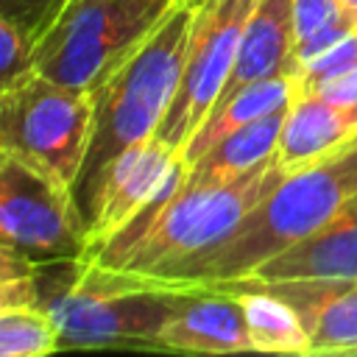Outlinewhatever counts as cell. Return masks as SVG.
<instances>
[{"instance_id":"7402d4cb","label":"cell","mask_w":357,"mask_h":357,"mask_svg":"<svg viewBox=\"0 0 357 357\" xmlns=\"http://www.w3.org/2000/svg\"><path fill=\"white\" fill-rule=\"evenodd\" d=\"M70 0H0V17L11 20L36 45L56 25Z\"/></svg>"},{"instance_id":"4fadbf2b","label":"cell","mask_w":357,"mask_h":357,"mask_svg":"<svg viewBox=\"0 0 357 357\" xmlns=\"http://www.w3.org/2000/svg\"><path fill=\"white\" fill-rule=\"evenodd\" d=\"M357 134V106L332 103L315 92H296L287 106L276 159L293 170L315 162Z\"/></svg>"},{"instance_id":"6da1fadb","label":"cell","mask_w":357,"mask_h":357,"mask_svg":"<svg viewBox=\"0 0 357 357\" xmlns=\"http://www.w3.org/2000/svg\"><path fill=\"white\" fill-rule=\"evenodd\" d=\"M201 0H178L162 25L92 92V131L73 187L78 209L95 226L103 184L117 159L151 139L176 95Z\"/></svg>"},{"instance_id":"ba28073f","label":"cell","mask_w":357,"mask_h":357,"mask_svg":"<svg viewBox=\"0 0 357 357\" xmlns=\"http://www.w3.org/2000/svg\"><path fill=\"white\" fill-rule=\"evenodd\" d=\"M229 284L282 296L307 329V357L357 354V279H229Z\"/></svg>"},{"instance_id":"e0dca14e","label":"cell","mask_w":357,"mask_h":357,"mask_svg":"<svg viewBox=\"0 0 357 357\" xmlns=\"http://www.w3.org/2000/svg\"><path fill=\"white\" fill-rule=\"evenodd\" d=\"M293 25H296V50L293 73L301 61L329 47L335 39L357 31V14L346 0H293Z\"/></svg>"},{"instance_id":"d6986e66","label":"cell","mask_w":357,"mask_h":357,"mask_svg":"<svg viewBox=\"0 0 357 357\" xmlns=\"http://www.w3.org/2000/svg\"><path fill=\"white\" fill-rule=\"evenodd\" d=\"M31 257H25L11 243L0 240V310L11 307H39V282Z\"/></svg>"},{"instance_id":"5bb4252c","label":"cell","mask_w":357,"mask_h":357,"mask_svg":"<svg viewBox=\"0 0 357 357\" xmlns=\"http://www.w3.org/2000/svg\"><path fill=\"white\" fill-rule=\"evenodd\" d=\"M284 114H287V106L279 109V112L262 114L254 123H248V126L226 134L198 162H192L187 167L184 190L229 184V181L245 176L248 170L259 167L265 159H271L276 153Z\"/></svg>"},{"instance_id":"52a82bcc","label":"cell","mask_w":357,"mask_h":357,"mask_svg":"<svg viewBox=\"0 0 357 357\" xmlns=\"http://www.w3.org/2000/svg\"><path fill=\"white\" fill-rule=\"evenodd\" d=\"M259 0H201L184 56L176 95L156 128V137L176 153L218 103L231 73L243 28Z\"/></svg>"},{"instance_id":"8fae6325","label":"cell","mask_w":357,"mask_h":357,"mask_svg":"<svg viewBox=\"0 0 357 357\" xmlns=\"http://www.w3.org/2000/svg\"><path fill=\"white\" fill-rule=\"evenodd\" d=\"M293 50H296L293 0H259L243 28L231 73L218 95V103H223L226 98L257 81L293 75Z\"/></svg>"},{"instance_id":"603a6c76","label":"cell","mask_w":357,"mask_h":357,"mask_svg":"<svg viewBox=\"0 0 357 357\" xmlns=\"http://www.w3.org/2000/svg\"><path fill=\"white\" fill-rule=\"evenodd\" d=\"M298 92H315L332 103H340V106H357V67H349L337 75H329L324 81H318L315 86L310 89H298Z\"/></svg>"},{"instance_id":"9c48e42d","label":"cell","mask_w":357,"mask_h":357,"mask_svg":"<svg viewBox=\"0 0 357 357\" xmlns=\"http://www.w3.org/2000/svg\"><path fill=\"white\" fill-rule=\"evenodd\" d=\"M176 159H178V153L170 151L156 134L151 139H145L142 145L128 148L117 159V165L112 167L106 184H103L100 209H98V218H95V226L89 234L86 254H92L100 243H106L114 231H120L159 192V187L167 178Z\"/></svg>"},{"instance_id":"cb8c5ba5","label":"cell","mask_w":357,"mask_h":357,"mask_svg":"<svg viewBox=\"0 0 357 357\" xmlns=\"http://www.w3.org/2000/svg\"><path fill=\"white\" fill-rule=\"evenodd\" d=\"M346 6H349V8L354 11V14H357V0H346Z\"/></svg>"},{"instance_id":"277c9868","label":"cell","mask_w":357,"mask_h":357,"mask_svg":"<svg viewBox=\"0 0 357 357\" xmlns=\"http://www.w3.org/2000/svg\"><path fill=\"white\" fill-rule=\"evenodd\" d=\"M178 0H70L39 39L33 70L95 92L173 11Z\"/></svg>"},{"instance_id":"ffe728a7","label":"cell","mask_w":357,"mask_h":357,"mask_svg":"<svg viewBox=\"0 0 357 357\" xmlns=\"http://www.w3.org/2000/svg\"><path fill=\"white\" fill-rule=\"evenodd\" d=\"M349 67H357V31H349L346 36H340L329 47H324L321 53L301 61L296 67L293 78H296L298 89H310L318 81H324L329 75H337Z\"/></svg>"},{"instance_id":"8992f818","label":"cell","mask_w":357,"mask_h":357,"mask_svg":"<svg viewBox=\"0 0 357 357\" xmlns=\"http://www.w3.org/2000/svg\"><path fill=\"white\" fill-rule=\"evenodd\" d=\"M0 240L33 262L84 259L89 226L64 181L11 151H0Z\"/></svg>"},{"instance_id":"9a60e30c","label":"cell","mask_w":357,"mask_h":357,"mask_svg":"<svg viewBox=\"0 0 357 357\" xmlns=\"http://www.w3.org/2000/svg\"><path fill=\"white\" fill-rule=\"evenodd\" d=\"M296 92H298V84H296L293 75H276V78L257 81V84L234 92L231 98H226L223 103H218L204 117V123L195 128V134L187 139V145L181 148L178 156L190 167L215 142H220L226 134H231V131L254 123L262 114H271V112H279V109L290 106V100L296 98Z\"/></svg>"},{"instance_id":"5b68a950","label":"cell","mask_w":357,"mask_h":357,"mask_svg":"<svg viewBox=\"0 0 357 357\" xmlns=\"http://www.w3.org/2000/svg\"><path fill=\"white\" fill-rule=\"evenodd\" d=\"M92 131V92L42 73L0 92V151L47 170L70 190L78 181Z\"/></svg>"},{"instance_id":"3957f363","label":"cell","mask_w":357,"mask_h":357,"mask_svg":"<svg viewBox=\"0 0 357 357\" xmlns=\"http://www.w3.org/2000/svg\"><path fill=\"white\" fill-rule=\"evenodd\" d=\"M284 173L287 167L273 153L229 184L181 190L139 234L123 243H106L86 262L131 276H170L218 248Z\"/></svg>"},{"instance_id":"44dd1931","label":"cell","mask_w":357,"mask_h":357,"mask_svg":"<svg viewBox=\"0 0 357 357\" xmlns=\"http://www.w3.org/2000/svg\"><path fill=\"white\" fill-rule=\"evenodd\" d=\"M36 42L25 36L11 20L0 17V92L25 81L33 70Z\"/></svg>"},{"instance_id":"7a4b0ae2","label":"cell","mask_w":357,"mask_h":357,"mask_svg":"<svg viewBox=\"0 0 357 357\" xmlns=\"http://www.w3.org/2000/svg\"><path fill=\"white\" fill-rule=\"evenodd\" d=\"M357 198V134L304 167L287 170L243 223L209 254L162 276L201 290L251 273L273 254L324 229Z\"/></svg>"},{"instance_id":"7c38bea8","label":"cell","mask_w":357,"mask_h":357,"mask_svg":"<svg viewBox=\"0 0 357 357\" xmlns=\"http://www.w3.org/2000/svg\"><path fill=\"white\" fill-rule=\"evenodd\" d=\"M240 279H357V198L324 229L273 254Z\"/></svg>"},{"instance_id":"ac0fdd59","label":"cell","mask_w":357,"mask_h":357,"mask_svg":"<svg viewBox=\"0 0 357 357\" xmlns=\"http://www.w3.org/2000/svg\"><path fill=\"white\" fill-rule=\"evenodd\" d=\"M50 351H59V326L47 310H0V357H45Z\"/></svg>"},{"instance_id":"30bf717a","label":"cell","mask_w":357,"mask_h":357,"mask_svg":"<svg viewBox=\"0 0 357 357\" xmlns=\"http://www.w3.org/2000/svg\"><path fill=\"white\" fill-rule=\"evenodd\" d=\"M153 349L187 354H243L254 351L245 315L234 293L204 287L156 335Z\"/></svg>"},{"instance_id":"2e32d148","label":"cell","mask_w":357,"mask_h":357,"mask_svg":"<svg viewBox=\"0 0 357 357\" xmlns=\"http://www.w3.org/2000/svg\"><path fill=\"white\" fill-rule=\"evenodd\" d=\"M209 287L237 296L254 351L307 354V329H304L298 312L282 296L262 290V287H245V284H229V282L209 284Z\"/></svg>"}]
</instances>
